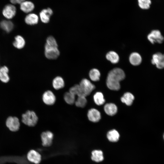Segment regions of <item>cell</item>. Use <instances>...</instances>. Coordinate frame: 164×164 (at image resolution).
Listing matches in <instances>:
<instances>
[{
	"label": "cell",
	"mask_w": 164,
	"mask_h": 164,
	"mask_svg": "<svg viewBox=\"0 0 164 164\" xmlns=\"http://www.w3.org/2000/svg\"><path fill=\"white\" fill-rule=\"evenodd\" d=\"M125 74L121 69L115 68L108 73L106 80V84L110 89L118 91L120 88V82L125 78Z\"/></svg>",
	"instance_id": "1"
},
{
	"label": "cell",
	"mask_w": 164,
	"mask_h": 164,
	"mask_svg": "<svg viewBox=\"0 0 164 164\" xmlns=\"http://www.w3.org/2000/svg\"><path fill=\"white\" fill-rule=\"evenodd\" d=\"M38 120V117L33 111L28 110L22 115V122L30 127L36 125Z\"/></svg>",
	"instance_id": "2"
},
{
	"label": "cell",
	"mask_w": 164,
	"mask_h": 164,
	"mask_svg": "<svg viewBox=\"0 0 164 164\" xmlns=\"http://www.w3.org/2000/svg\"><path fill=\"white\" fill-rule=\"evenodd\" d=\"M82 95L86 97L90 94L95 89V86L88 80L83 79L79 84Z\"/></svg>",
	"instance_id": "3"
},
{
	"label": "cell",
	"mask_w": 164,
	"mask_h": 164,
	"mask_svg": "<svg viewBox=\"0 0 164 164\" xmlns=\"http://www.w3.org/2000/svg\"><path fill=\"white\" fill-rule=\"evenodd\" d=\"M44 49L45 56L49 59H56L60 55V52L57 47L50 46L45 44Z\"/></svg>",
	"instance_id": "4"
},
{
	"label": "cell",
	"mask_w": 164,
	"mask_h": 164,
	"mask_svg": "<svg viewBox=\"0 0 164 164\" xmlns=\"http://www.w3.org/2000/svg\"><path fill=\"white\" fill-rule=\"evenodd\" d=\"M147 39L152 44L155 43L161 44L164 40V37L160 31L157 29L152 31L148 35Z\"/></svg>",
	"instance_id": "5"
},
{
	"label": "cell",
	"mask_w": 164,
	"mask_h": 164,
	"mask_svg": "<svg viewBox=\"0 0 164 164\" xmlns=\"http://www.w3.org/2000/svg\"><path fill=\"white\" fill-rule=\"evenodd\" d=\"M151 62L157 68L160 69L164 68V54L160 52L154 54Z\"/></svg>",
	"instance_id": "6"
},
{
	"label": "cell",
	"mask_w": 164,
	"mask_h": 164,
	"mask_svg": "<svg viewBox=\"0 0 164 164\" xmlns=\"http://www.w3.org/2000/svg\"><path fill=\"white\" fill-rule=\"evenodd\" d=\"M6 125L10 131L16 132L19 129L20 124L19 119L17 117L10 116L7 118Z\"/></svg>",
	"instance_id": "7"
},
{
	"label": "cell",
	"mask_w": 164,
	"mask_h": 164,
	"mask_svg": "<svg viewBox=\"0 0 164 164\" xmlns=\"http://www.w3.org/2000/svg\"><path fill=\"white\" fill-rule=\"evenodd\" d=\"M16 13V8L13 4H9L5 6L2 11L3 16L8 19L12 18Z\"/></svg>",
	"instance_id": "8"
},
{
	"label": "cell",
	"mask_w": 164,
	"mask_h": 164,
	"mask_svg": "<svg viewBox=\"0 0 164 164\" xmlns=\"http://www.w3.org/2000/svg\"><path fill=\"white\" fill-rule=\"evenodd\" d=\"M41 137L43 146L48 147L51 145L53 135L51 132L46 131L43 132L41 135Z\"/></svg>",
	"instance_id": "9"
},
{
	"label": "cell",
	"mask_w": 164,
	"mask_h": 164,
	"mask_svg": "<svg viewBox=\"0 0 164 164\" xmlns=\"http://www.w3.org/2000/svg\"><path fill=\"white\" fill-rule=\"evenodd\" d=\"M42 100L43 102L48 105H53L56 101V97L54 93L50 91L45 92L42 96Z\"/></svg>",
	"instance_id": "10"
},
{
	"label": "cell",
	"mask_w": 164,
	"mask_h": 164,
	"mask_svg": "<svg viewBox=\"0 0 164 164\" xmlns=\"http://www.w3.org/2000/svg\"><path fill=\"white\" fill-rule=\"evenodd\" d=\"M87 116L90 121L96 122L98 121L101 118L100 112L95 108H91L88 111Z\"/></svg>",
	"instance_id": "11"
},
{
	"label": "cell",
	"mask_w": 164,
	"mask_h": 164,
	"mask_svg": "<svg viewBox=\"0 0 164 164\" xmlns=\"http://www.w3.org/2000/svg\"><path fill=\"white\" fill-rule=\"evenodd\" d=\"M27 158L29 161L36 164L39 163L41 160V155L33 150H31L28 152Z\"/></svg>",
	"instance_id": "12"
},
{
	"label": "cell",
	"mask_w": 164,
	"mask_h": 164,
	"mask_svg": "<svg viewBox=\"0 0 164 164\" xmlns=\"http://www.w3.org/2000/svg\"><path fill=\"white\" fill-rule=\"evenodd\" d=\"M53 14V11L50 8L42 10L39 13V17L41 21L43 23H48L50 21V17Z\"/></svg>",
	"instance_id": "13"
},
{
	"label": "cell",
	"mask_w": 164,
	"mask_h": 164,
	"mask_svg": "<svg viewBox=\"0 0 164 164\" xmlns=\"http://www.w3.org/2000/svg\"><path fill=\"white\" fill-rule=\"evenodd\" d=\"M20 5L21 10L26 13H29L31 12L33 10L35 7L34 4L30 1L25 0Z\"/></svg>",
	"instance_id": "14"
},
{
	"label": "cell",
	"mask_w": 164,
	"mask_h": 164,
	"mask_svg": "<svg viewBox=\"0 0 164 164\" xmlns=\"http://www.w3.org/2000/svg\"><path fill=\"white\" fill-rule=\"evenodd\" d=\"M25 22L29 25H36L38 22L39 17L35 13H29L25 17Z\"/></svg>",
	"instance_id": "15"
},
{
	"label": "cell",
	"mask_w": 164,
	"mask_h": 164,
	"mask_svg": "<svg viewBox=\"0 0 164 164\" xmlns=\"http://www.w3.org/2000/svg\"><path fill=\"white\" fill-rule=\"evenodd\" d=\"M104 109L106 113L109 116L114 115L117 111V106L112 103L106 104L104 106Z\"/></svg>",
	"instance_id": "16"
},
{
	"label": "cell",
	"mask_w": 164,
	"mask_h": 164,
	"mask_svg": "<svg viewBox=\"0 0 164 164\" xmlns=\"http://www.w3.org/2000/svg\"><path fill=\"white\" fill-rule=\"evenodd\" d=\"M130 63L134 66H137L141 63L142 58L141 55L137 52L132 53L129 57Z\"/></svg>",
	"instance_id": "17"
},
{
	"label": "cell",
	"mask_w": 164,
	"mask_h": 164,
	"mask_svg": "<svg viewBox=\"0 0 164 164\" xmlns=\"http://www.w3.org/2000/svg\"><path fill=\"white\" fill-rule=\"evenodd\" d=\"M9 69L4 66L0 68V80L2 82L6 83L8 82L10 78L8 75Z\"/></svg>",
	"instance_id": "18"
},
{
	"label": "cell",
	"mask_w": 164,
	"mask_h": 164,
	"mask_svg": "<svg viewBox=\"0 0 164 164\" xmlns=\"http://www.w3.org/2000/svg\"><path fill=\"white\" fill-rule=\"evenodd\" d=\"M53 87L56 90H58L63 88L65 83L63 79L60 76L55 77L52 81Z\"/></svg>",
	"instance_id": "19"
},
{
	"label": "cell",
	"mask_w": 164,
	"mask_h": 164,
	"mask_svg": "<svg viewBox=\"0 0 164 164\" xmlns=\"http://www.w3.org/2000/svg\"><path fill=\"white\" fill-rule=\"evenodd\" d=\"M91 159L96 162L102 161L104 159L102 151L101 150H95L91 152Z\"/></svg>",
	"instance_id": "20"
},
{
	"label": "cell",
	"mask_w": 164,
	"mask_h": 164,
	"mask_svg": "<svg viewBox=\"0 0 164 164\" xmlns=\"http://www.w3.org/2000/svg\"><path fill=\"white\" fill-rule=\"evenodd\" d=\"M121 99L122 102L128 106H130L133 103L134 97L132 93L126 92L124 94Z\"/></svg>",
	"instance_id": "21"
},
{
	"label": "cell",
	"mask_w": 164,
	"mask_h": 164,
	"mask_svg": "<svg viewBox=\"0 0 164 164\" xmlns=\"http://www.w3.org/2000/svg\"><path fill=\"white\" fill-rule=\"evenodd\" d=\"M107 136L108 139L110 142H116L119 140L120 135L117 130L113 129L108 132Z\"/></svg>",
	"instance_id": "22"
},
{
	"label": "cell",
	"mask_w": 164,
	"mask_h": 164,
	"mask_svg": "<svg viewBox=\"0 0 164 164\" xmlns=\"http://www.w3.org/2000/svg\"><path fill=\"white\" fill-rule=\"evenodd\" d=\"M1 28L7 32L11 31L13 28V23L9 20H3L0 23Z\"/></svg>",
	"instance_id": "23"
},
{
	"label": "cell",
	"mask_w": 164,
	"mask_h": 164,
	"mask_svg": "<svg viewBox=\"0 0 164 164\" xmlns=\"http://www.w3.org/2000/svg\"><path fill=\"white\" fill-rule=\"evenodd\" d=\"M106 57L107 60L113 64L118 63L119 60L118 54L114 51H111L107 53Z\"/></svg>",
	"instance_id": "24"
},
{
	"label": "cell",
	"mask_w": 164,
	"mask_h": 164,
	"mask_svg": "<svg viewBox=\"0 0 164 164\" xmlns=\"http://www.w3.org/2000/svg\"><path fill=\"white\" fill-rule=\"evenodd\" d=\"M13 44L15 48L18 49H21L24 46L25 41L22 37L20 35H18L15 37V40Z\"/></svg>",
	"instance_id": "25"
},
{
	"label": "cell",
	"mask_w": 164,
	"mask_h": 164,
	"mask_svg": "<svg viewBox=\"0 0 164 164\" xmlns=\"http://www.w3.org/2000/svg\"><path fill=\"white\" fill-rule=\"evenodd\" d=\"M94 100L95 103L98 105L103 104L105 102L102 93L97 92L94 95Z\"/></svg>",
	"instance_id": "26"
},
{
	"label": "cell",
	"mask_w": 164,
	"mask_h": 164,
	"mask_svg": "<svg viewBox=\"0 0 164 164\" xmlns=\"http://www.w3.org/2000/svg\"><path fill=\"white\" fill-rule=\"evenodd\" d=\"M89 75L90 78L92 81H97L99 80L101 74L98 69L94 68L90 70Z\"/></svg>",
	"instance_id": "27"
},
{
	"label": "cell",
	"mask_w": 164,
	"mask_h": 164,
	"mask_svg": "<svg viewBox=\"0 0 164 164\" xmlns=\"http://www.w3.org/2000/svg\"><path fill=\"white\" fill-rule=\"evenodd\" d=\"M63 98L64 101L67 104L72 105L75 103V96L69 91L66 92L64 94Z\"/></svg>",
	"instance_id": "28"
},
{
	"label": "cell",
	"mask_w": 164,
	"mask_h": 164,
	"mask_svg": "<svg viewBox=\"0 0 164 164\" xmlns=\"http://www.w3.org/2000/svg\"><path fill=\"white\" fill-rule=\"evenodd\" d=\"M87 102V101L86 97L80 96H78V97L75 100L74 103L77 107L83 108L86 106Z\"/></svg>",
	"instance_id": "29"
},
{
	"label": "cell",
	"mask_w": 164,
	"mask_h": 164,
	"mask_svg": "<svg viewBox=\"0 0 164 164\" xmlns=\"http://www.w3.org/2000/svg\"><path fill=\"white\" fill-rule=\"evenodd\" d=\"M69 92L75 96L76 95L78 96H83L79 84L75 85L70 87L69 89Z\"/></svg>",
	"instance_id": "30"
},
{
	"label": "cell",
	"mask_w": 164,
	"mask_h": 164,
	"mask_svg": "<svg viewBox=\"0 0 164 164\" xmlns=\"http://www.w3.org/2000/svg\"><path fill=\"white\" fill-rule=\"evenodd\" d=\"M139 7L143 9H149L151 4V0H138Z\"/></svg>",
	"instance_id": "31"
},
{
	"label": "cell",
	"mask_w": 164,
	"mask_h": 164,
	"mask_svg": "<svg viewBox=\"0 0 164 164\" xmlns=\"http://www.w3.org/2000/svg\"><path fill=\"white\" fill-rule=\"evenodd\" d=\"M46 44L50 46L58 47V44L56 40L52 36H50L47 38Z\"/></svg>",
	"instance_id": "32"
},
{
	"label": "cell",
	"mask_w": 164,
	"mask_h": 164,
	"mask_svg": "<svg viewBox=\"0 0 164 164\" xmlns=\"http://www.w3.org/2000/svg\"><path fill=\"white\" fill-rule=\"evenodd\" d=\"M11 3L13 4H20L22 2L26 0H10Z\"/></svg>",
	"instance_id": "33"
},
{
	"label": "cell",
	"mask_w": 164,
	"mask_h": 164,
	"mask_svg": "<svg viewBox=\"0 0 164 164\" xmlns=\"http://www.w3.org/2000/svg\"><path fill=\"white\" fill-rule=\"evenodd\" d=\"M163 138L164 140V133H163Z\"/></svg>",
	"instance_id": "34"
}]
</instances>
